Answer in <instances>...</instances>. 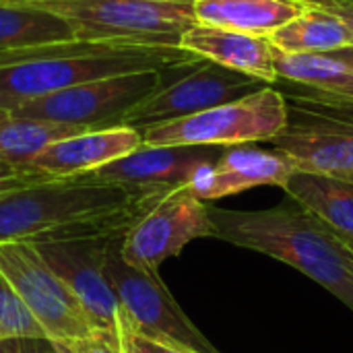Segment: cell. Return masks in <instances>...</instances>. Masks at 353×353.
I'll list each match as a JSON object with an SVG mask.
<instances>
[{"instance_id": "cell-1", "label": "cell", "mask_w": 353, "mask_h": 353, "mask_svg": "<svg viewBox=\"0 0 353 353\" xmlns=\"http://www.w3.org/2000/svg\"><path fill=\"white\" fill-rule=\"evenodd\" d=\"M168 192L85 176L43 178L0 192V242L37 246L122 236Z\"/></svg>"}, {"instance_id": "cell-2", "label": "cell", "mask_w": 353, "mask_h": 353, "mask_svg": "<svg viewBox=\"0 0 353 353\" xmlns=\"http://www.w3.org/2000/svg\"><path fill=\"white\" fill-rule=\"evenodd\" d=\"M196 60L201 56L180 46L130 41L70 39L6 50L0 52V108L10 112L21 103L93 79L137 70H168Z\"/></svg>"}, {"instance_id": "cell-3", "label": "cell", "mask_w": 353, "mask_h": 353, "mask_svg": "<svg viewBox=\"0 0 353 353\" xmlns=\"http://www.w3.org/2000/svg\"><path fill=\"white\" fill-rule=\"evenodd\" d=\"M209 217L213 238L294 267L353 312L350 244L294 199L263 211L209 207Z\"/></svg>"}, {"instance_id": "cell-4", "label": "cell", "mask_w": 353, "mask_h": 353, "mask_svg": "<svg viewBox=\"0 0 353 353\" xmlns=\"http://www.w3.org/2000/svg\"><path fill=\"white\" fill-rule=\"evenodd\" d=\"M70 21L79 39L180 46L196 25L192 0H17Z\"/></svg>"}, {"instance_id": "cell-5", "label": "cell", "mask_w": 353, "mask_h": 353, "mask_svg": "<svg viewBox=\"0 0 353 353\" xmlns=\"http://www.w3.org/2000/svg\"><path fill=\"white\" fill-rule=\"evenodd\" d=\"M290 124L288 97L271 85L205 112L141 128L143 145H244L271 141Z\"/></svg>"}, {"instance_id": "cell-6", "label": "cell", "mask_w": 353, "mask_h": 353, "mask_svg": "<svg viewBox=\"0 0 353 353\" xmlns=\"http://www.w3.org/2000/svg\"><path fill=\"white\" fill-rule=\"evenodd\" d=\"M124 236V234H122ZM122 236L108 240L101 269L132 331L201 353H219L178 306L157 271L128 265L120 254Z\"/></svg>"}, {"instance_id": "cell-7", "label": "cell", "mask_w": 353, "mask_h": 353, "mask_svg": "<svg viewBox=\"0 0 353 353\" xmlns=\"http://www.w3.org/2000/svg\"><path fill=\"white\" fill-rule=\"evenodd\" d=\"M168 70H137L79 83L21 103L10 110V116L74 124L91 130L122 126L126 114L163 85Z\"/></svg>"}, {"instance_id": "cell-8", "label": "cell", "mask_w": 353, "mask_h": 353, "mask_svg": "<svg viewBox=\"0 0 353 353\" xmlns=\"http://www.w3.org/2000/svg\"><path fill=\"white\" fill-rule=\"evenodd\" d=\"M0 273L50 341H72L95 331L79 298L43 261L35 244L0 242Z\"/></svg>"}, {"instance_id": "cell-9", "label": "cell", "mask_w": 353, "mask_h": 353, "mask_svg": "<svg viewBox=\"0 0 353 353\" xmlns=\"http://www.w3.org/2000/svg\"><path fill=\"white\" fill-rule=\"evenodd\" d=\"M199 238H213L209 205L196 199L188 186H180L163 194L126 230L120 254L128 265L157 271Z\"/></svg>"}, {"instance_id": "cell-10", "label": "cell", "mask_w": 353, "mask_h": 353, "mask_svg": "<svg viewBox=\"0 0 353 353\" xmlns=\"http://www.w3.org/2000/svg\"><path fill=\"white\" fill-rule=\"evenodd\" d=\"M265 87L261 81L250 79L242 72L230 70L211 60H196L180 70L174 81H163V85L132 108L122 126H132L137 130L186 118L209 108L246 97Z\"/></svg>"}, {"instance_id": "cell-11", "label": "cell", "mask_w": 353, "mask_h": 353, "mask_svg": "<svg viewBox=\"0 0 353 353\" xmlns=\"http://www.w3.org/2000/svg\"><path fill=\"white\" fill-rule=\"evenodd\" d=\"M223 149L221 145H141L132 153L79 176L168 192L188 186L201 170L221 157Z\"/></svg>"}, {"instance_id": "cell-12", "label": "cell", "mask_w": 353, "mask_h": 353, "mask_svg": "<svg viewBox=\"0 0 353 353\" xmlns=\"http://www.w3.org/2000/svg\"><path fill=\"white\" fill-rule=\"evenodd\" d=\"M108 240L110 238L37 244V250L79 298L95 329L116 331L120 329L122 308L101 269Z\"/></svg>"}, {"instance_id": "cell-13", "label": "cell", "mask_w": 353, "mask_h": 353, "mask_svg": "<svg viewBox=\"0 0 353 353\" xmlns=\"http://www.w3.org/2000/svg\"><path fill=\"white\" fill-rule=\"evenodd\" d=\"M290 108V105H288ZM298 170L353 182V126L290 108V124L271 139Z\"/></svg>"}, {"instance_id": "cell-14", "label": "cell", "mask_w": 353, "mask_h": 353, "mask_svg": "<svg viewBox=\"0 0 353 353\" xmlns=\"http://www.w3.org/2000/svg\"><path fill=\"white\" fill-rule=\"evenodd\" d=\"M296 170L294 159L279 149L267 151L252 143L230 145L213 165L201 170L192 178L188 190L207 203L240 194L256 186L283 188Z\"/></svg>"}, {"instance_id": "cell-15", "label": "cell", "mask_w": 353, "mask_h": 353, "mask_svg": "<svg viewBox=\"0 0 353 353\" xmlns=\"http://www.w3.org/2000/svg\"><path fill=\"white\" fill-rule=\"evenodd\" d=\"M141 145L143 134L132 126L85 130L52 143L25 168L50 178H68L87 174L114 159H120L139 149Z\"/></svg>"}, {"instance_id": "cell-16", "label": "cell", "mask_w": 353, "mask_h": 353, "mask_svg": "<svg viewBox=\"0 0 353 353\" xmlns=\"http://www.w3.org/2000/svg\"><path fill=\"white\" fill-rule=\"evenodd\" d=\"M180 48L256 79L263 85H273L279 81L273 60L275 48L267 35L196 23L180 37Z\"/></svg>"}, {"instance_id": "cell-17", "label": "cell", "mask_w": 353, "mask_h": 353, "mask_svg": "<svg viewBox=\"0 0 353 353\" xmlns=\"http://www.w3.org/2000/svg\"><path fill=\"white\" fill-rule=\"evenodd\" d=\"M306 6L298 0H192L196 23L256 35H269Z\"/></svg>"}, {"instance_id": "cell-18", "label": "cell", "mask_w": 353, "mask_h": 353, "mask_svg": "<svg viewBox=\"0 0 353 353\" xmlns=\"http://www.w3.org/2000/svg\"><path fill=\"white\" fill-rule=\"evenodd\" d=\"M283 190L345 242H353V182L296 170Z\"/></svg>"}, {"instance_id": "cell-19", "label": "cell", "mask_w": 353, "mask_h": 353, "mask_svg": "<svg viewBox=\"0 0 353 353\" xmlns=\"http://www.w3.org/2000/svg\"><path fill=\"white\" fill-rule=\"evenodd\" d=\"M267 39L275 50L290 54H327L353 46V33L347 25L316 4H308L302 14L271 31Z\"/></svg>"}, {"instance_id": "cell-20", "label": "cell", "mask_w": 353, "mask_h": 353, "mask_svg": "<svg viewBox=\"0 0 353 353\" xmlns=\"http://www.w3.org/2000/svg\"><path fill=\"white\" fill-rule=\"evenodd\" d=\"M79 39L70 21L17 0H0V52Z\"/></svg>"}, {"instance_id": "cell-21", "label": "cell", "mask_w": 353, "mask_h": 353, "mask_svg": "<svg viewBox=\"0 0 353 353\" xmlns=\"http://www.w3.org/2000/svg\"><path fill=\"white\" fill-rule=\"evenodd\" d=\"M279 81L310 87L316 93L353 99V68L329 54H290L273 52Z\"/></svg>"}, {"instance_id": "cell-22", "label": "cell", "mask_w": 353, "mask_h": 353, "mask_svg": "<svg viewBox=\"0 0 353 353\" xmlns=\"http://www.w3.org/2000/svg\"><path fill=\"white\" fill-rule=\"evenodd\" d=\"M85 130L91 128L37 118L8 116L4 122H0V159L25 168L35 155H39L52 143Z\"/></svg>"}, {"instance_id": "cell-23", "label": "cell", "mask_w": 353, "mask_h": 353, "mask_svg": "<svg viewBox=\"0 0 353 353\" xmlns=\"http://www.w3.org/2000/svg\"><path fill=\"white\" fill-rule=\"evenodd\" d=\"M10 337L48 339L46 331L31 316V312L25 308L17 292L0 273V339H10Z\"/></svg>"}, {"instance_id": "cell-24", "label": "cell", "mask_w": 353, "mask_h": 353, "mask_svg": "<svg viewBox=\"0 0 353 353\" xmlns=\"http://www.w3.org/2000/svg\"><path fill=\"white\" fill-rule=\"evenodd\" d=\"M288 99V105L294 110L353 126V99L350 97H333L310 91L304 95H290Z\"/></svg>"}, {"instance_id": "cell-25", "label": "cell", "mask_w": 353, "mask_h": 353, "mask_svg": "<svg viewBox=\"0 0 353 353\" xmlns=\"http://www.w3.org/2000/svg\"><path fill=\"white\" fill-rule=\"evenodd\" d=\"M56 353H124L122 331L95 329L87 337L72 341H50Z\"/></svg>"}, {"instance_id": "cell-26", "label": "cell", "mask_w": 353, "mask_h": 353, "mask_svg": "<svg viewBox=\"0 0 353 353\" xmlns=\"http://www.w3.org/2000/svg\"><path fill=\"white\" fill-rule=\"evenodd\" d=\"M43 178H50V176H43L39 172H31V170H25L21 165H14V163L0 159V192L31 184V182L43 180Z\"/></svg>"}, {"instance_id": "cell-27", "label": "cell", "mask_w": 353, "mask_h": 353, "mask_svg": "<svg viewBox=\"0 0 353 353\" xmlns=\"http://www.w3.org/2000/svg\"><path fill=\"white\" fill-rule=\"evenodd\" d=\"M52 343L48 339L33 337H10L0 339V353H48Z\"/></svg>"}, {"instance_id": "cell-28", "label": "cell", "mask_w": 353, "mask_h": 353, "mask_svg": "<svg viewBox=\"0 0 353 353\" xmlns=\"http://www.w3.org/2000/svg\"><path fill=\"white\" fill-rule=\"evenodd\" d=\"M122 316H124V312H122ZM124 323H126V329H128L132 341L139 345V350L143 353H201L194 352V350H188V347L174 345V343H165V341H157V339H151V337H143V335H139V333L132 331V327L126 321V316H124Z\"/></svg>"}, {"instance_id": "cell-29", "label": "cell", "mask_w": 353, "mask_h": 353, "mask_svg": "<svg viewBox=\"0 0 353 353\" xmlns=\"http://www.w3.org/2000/svg\"><path fill=\"white\" fill-rule=\"evenodd\" d=\"M316 6H323L325 10L339 17L353 33V0H335V2H325V4H316Z\"/></svg>"}, {"instance_id": "cell-30", "label": "cell", "mask_w": 353, "mask_h": 353, "mask_svg": "<svg viewBox=\"0 0 353 353\" xmlns=\"http://www.w3.org/2000/svg\"><path fill=\"white\" fill-rule=\"evenodd\" d=\"M120 331H122V339H124V353H143L139 350V345L132 341L128 329H126V323H124V316H120Z\"/></svg>"}, {"instance_id": "cell-31", "label": "cell", "mask_w": 353, "mask_h": 353, "mask_svg": "<svg viewBox=\"0 0 353 353\" xmlns=\"http://www.w3.org/2000/svg\"><path fill=\"white\" fill-rule=\"evenodd\" d=\"M327 54L333 56V58H337V60H341V62H345L347 66H352L353 68V46L339 48V50H333V52H327Z\"/></svg>"}, {"instance_id": "cell-32", "label": "cell", "mask_w": 353, "mask_h": 353, "mask_svg": "<svg viewBox=\"0 0 353 353\" xmlns=\"http://www.w3.org/2000/svg\"><path fill=\"white\" fill-rule=\"evenodd\" d=\"M302 4H325V2H335V0H298Z\"/></svg>"}, {"instance_id": "cell-33", "label": "cell", "mask_w": 353, "mask_h": 353, "mask_svg": "<svg viewBox=\"0 0 353 353\" xmlns=\"http://www.w3.org/2000/svg\"><path fill=\"white\" fill-rule=\"evenodd\" d=\"M8 116H10V112H8V110H2V108H0V122H4V120H6Z\"/></svg>"}, {"instance_id": "cell-34", "label": "cell", "mask_w": 353, "mask_h": 353, "mask_svg": "<svg viewBox=\"0 0 353 353\" xmlns=\"http://www.w3.org/2000/svg\"><path fill=\"white\" fill-rule=\"evenodd\" d=\"M48 353H56V350H54V345L50 347V352H48Z\"/></svg>"}, {"instance_id": "cell-35", "label": "cell", "mask_w": 353, "mask_h": 353, "mask_svg": "<svg viewBox=\"0 0 353 353\" xmlns=\"http://www.w3.org/2000/svg\"><path fill=\"white\" fill-rule=\"evenodd\" d=\"M350 244V248H352V252H353V242H347Z\"/></svg>"}]
</instances>
